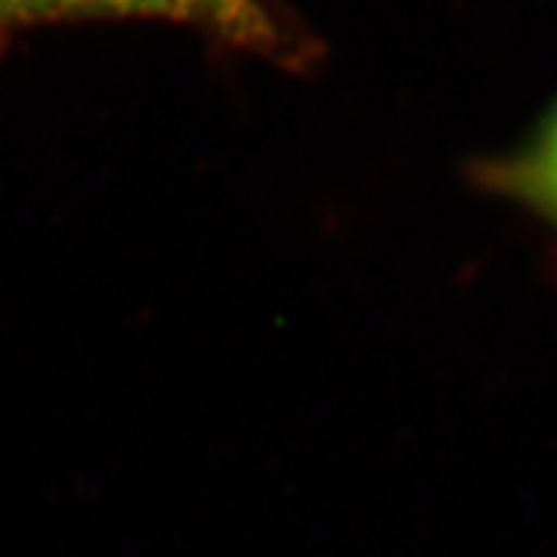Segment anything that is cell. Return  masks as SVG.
<instances>
[{
	"mask_svg": "<svg viewBox=\"0 0 557 557\" xmlns=\"http://www.w3.org/2000/svg\"><path fill=\"white\" fill-rule=\"evenodd\" d=\"M66 17H162L250 52L282 54L287 46L262 0H0V35Z\"/></svg>",
	"mask_w": 557,
	"mask_h": 557,
	"instance_id": "6da1fadb",
	"label": "cell"
},
{
	"mask_svg": "<svg viewBox=\"0 0 557 557\" xmlns=\"http://www.w3.org/2000/svg\"><path fill=\"white\" fill-rule=\"evenodd\" d=\"M475 180L541 222L557 248V100L521 146L478 162Z\"/></svg>",
	"mask_w": 557,
	"mask_h": 557,
	"instance_id": "7a4b0ae2",
	"label": "cell"
}]
</instances>
